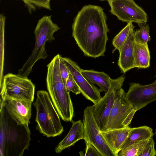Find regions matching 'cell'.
<instances>
[{
  "mask_svg": "<svg viewBox=\"0 0 156 156\" xmlns=\"http://www.w3.org/2000/svg\"><path fill=\"white\" fill-rule=\"evenodd\" d=\"M107 17L102 7L88 5L79 11L72 26V35L86 56L104 55L108 40Z\"/></svg>",
  "mask_w": 156,
  "mask_h": 156,
  "instance_id": "6da1fadb",
  "label": "cell"
},
{
  "mask_svg": "<svg viewBox=\"0 0 156 156\" xmlns=\"http://www.w3.org/2000/svg\"><path fill=\"white\" fill-rule=\"evenodd\" d=\"M0 156H21L28 148L30 132L28 125L18 123L0 106Z\"/></svg>",
  "mask_w": 156,
  "mask_h": 156,
  "instance_id": "7a4b0ae2",
  "label": "cell"
},
{
  "mask_svg": "<svg viewBox=\"0 0 156 156\" xmlns=\"http://www.w3.org/2000/svg\"><path fill=\"white\" fill-rule=\"evenodd\" d=\"M60 55L57 54L47 65V89L59 116L63 121L71 122L74 114L69 93L67 91L60 71Z\"/></svg>",
  "mask_w": 156,
  "mask_h": 156,
  "instance_id": "3957f363",
  "label": "cell"
},
{
  "mask_svg": "<svg viewBox=\"0 0 156 156\" xmlns=\"http://www.w3.org/2000/svg\"><path fill=\"white\" fill-rule=\"evenodd\" d=\"M37 95L35 101L33 103L36 111L37 129L48 137L60 135L64 131L63 127L48 93L40 90L37 91Z\"/></svg>",
  "mask_w": 156,
  "mask_h": 156,
  "instance_id": "277c9868",
  "label": "cell"
},
{
  "mask_svg": "<svg viewBox=\"0 0 156 156\" xmlns=\"http://www.w3.org/2000/svg\"><path fill=\"white\" fill-rule=\"evenodd\" d=\"M51 16H44L39 20L34 31L35 43L32 54L18 70L17 75L27 77L35 63L40 59H45L48 56L45 48L47 42L55 40L54 33L60 28L52 21Z\"/></svg>",
  "mask_w": 156,
  "mask_h": 156,
  "instance_id": "5b68a950",
  "label": "cell"
},
{
  "mask_svg": "<svg viewBox=\"0 0 156 156\" xmlns=\"http://www.w3.org/2000/svg\"><path fill=\"white\" fill-rule=\"evenodd\" d=\"M35 86L27 77L12 73L4 77L1 86L0 102L5 98L33 102Z\"/></svg>",
  "mask_w": 156,
  "mask_h": 156,
  "instance_id": "8992f818",
  "label": "cell"
},
{
  "mask_svg": "<svg viewBox=\"0 0 156 156\" xmlns=\"http://www.w3.org/2000/svg\"><path fill=\"white\" fill-rule=\"evenodd\" d=\"M125 79L123 75L116 79H112L110 87L105 95L97 103L90 106L101 132L106 130L108 119L115 101V91L122 88Z\"/></svg>",
  "mask_w": 156,
  "mask_h": 156,
  "instance_id": "52a82bcc",
  "label": "cell"
},
{
  "mask_svg": "<svg viewBox=\"0 0 156 156\" xmlns=\"http://www.w3.org/2000/svg\"><path fill=\"white\" fill-rule=\"evenodd\" d=\"M111 13L123 22L135 23L137 24L146 23L147 14L133 0H108Z\"/></svg>",
  "mask_w": 156,
  "mask_h": 156,
  "instance_id": "ba28073f",
  "label": "cell"
},
{
  "mask_svg": "<svg viewBox=\"0 0 156 156\" xmlns=\"http://www.w3.org/2000/svg\"><path fill=\"white\" fill-rule=\"evenodd\" d=\"M84 140L94 146L102 156H115L105 141L93 116L90 106L84 110Z\"/></svg>",
  "mask_w": 156,
  "mask_h": 156,
  "instance_id": "9c48e42d",
  "label": "cell"
},
{
  "mask_svg": "<svg viewBox=\"0 0 156 156\" xmlns=\"http://www.w3.org/2000/svg\"><path fill=\"white\" fill-rule=\"evenodd\" d=\"M126 98L133 108L136 111L156 100V80L145 85L132 83L126 93Z\"/></svg>",
  "mask_w": 156,
  "mask_h": 156,
  "instance_id": "30bf717a",
  "label": "cell"
},
{
  "mask_svg": "<svg viewBox=\"0 0 156 156\" xmlns=\"http://www.w3.org/2000/svg\"><path fill=\"white\" fill-rule=\"evenodd\" d=\"M133 108L127 100L126 93L124 90L121 88L115 91V101L108 119L106 130L122 128V123Z\"/></svg>",
  "mask_w": 156,
  "mask_h": 156,
  "instance_id": "8fae6325",
  "label": "cell"
},
{
  "mask_svg": "<svg viewBox=\"0 0 156 156\" xmlns=\"http://www.w3.org/2000/svg\"><path fill=\"white\" fill-rule=\"evenodd\" d=\"M62 59L78 86L81 93L94 104L97 103L102 97L99 89L88 82L83 76L81 69L75 62L68 58L62 57Z\"/></svg>",
  "mask_w": 156,
  "mask_h": 156,
  "instance_id": "7c38bea8",
  "label": "cell"
},
{
  "mask_svg": "<svg viewBox=\"0 0 156 156\" xmlns=\"http://www.w3.org/2000/svg\"><path fill=\"white\" fill-rule=\"evenodd\" d=\"M32 102L5 98L0 102L7 113L18 123L28 125L31 117Z\"/></svg>",
  "mask_w": 156,
  "mask_h": 156,
  "instance_id": "4fadbf2b",
  "label": "cell"
},
{
  "mask_svg": "<svg viewBox=\"0 0 156 156\" xmlns=\"http://www.w3.org/2000/svg\"><path fill=\"white\" fill-rule=\"evenodd\" d=\"M134 26L132 25L120 50L118 65L121 73H126L134 68V48L135 40Z\"/></svg>",
  "mask_w": 156,
  "mask_h": 156,
  "instance_id": "5bb4252c",
  "label": "cell"
},
{
  "mask_svg": "<svg viewBox=\"0 0 156 156\" xmlns=\"http://www.w3.org/2000/svg\"><path fill=\"white\" fill-rule=\"evenodd\" d=\"M132 128L128 126L122 128L101 132L106 143L115 156L118 154L128 137Z\"/></svg>",
  "mask_w": 156,
  "mask_h": 156,
  "instance_id": "9a60e30c",
  "label": "cell"
},
{
  "mask_svg": "<svg viewBox=\"0 0 156 156\" xmlns=\"http://www.w3.org/2000/svg\"><path fill=\"white\" fill-rule=\"evenodd\" d=\"M72 126L65 137L56 147V153H60L64 150L74 145L78 141L84 139V129L83 122L81 120L72 121Z\"/></svg>",
  "mask_w": 156,
  "mask_h": 156,
  "instance_id": "2e32d148",
  "label": "cell"
},
{
  "mask_svg": "<svg viewBox=\"0 0 156 156\" xmlns=\"http://www.w3.org/2000/svg\"><path fill=\"white\" fill-rule=\"evenodd\" d=\"M83 76L90 84H96L99 87L100 92L106 93L109 89L111 78L103 72H99L93 69L85 70L81 69Z\"/></svg>",
  "mask_w": 156,
  "mask_h": 156,
  "instance_id": "e0dca14e",
  "label": "cell"
},
{
  "mask_svg": "<svg viewBox=\"0 0 156 156\" xmlns=\"http://www.w3.org/2000/svg\"><path fill=\"white\" fill-rule=\"evenodd\" d=\"M154 135L152 128L147 126L132 128L121 150L134 143L152 138Z\"/></svg>",
  "mask_w": 156,
  "mask_h": 156,
  "instance_id": "ac0fdd59",
  "label": "cell"
},
{
  "mask_svg": "<svg viewBox=\"0 0 156 156\" xmlns=\"http://www.w3.org/2000/svg\"><path fill=\"white\" fill-rule=\"evenodd\" d=\"M150 55L147 44L135 41L134 48V68H147L150 66Z\"/></svg>",
  "mask_w": 156,
  "mask_h": 156,
  "instance_id": "d6986e66",
  "label": "cell"
},
{
  "mask_svg": "<svg viewBox=\"0 0 156 156\" xmlns=\"http://www.w3.org/2000/svg\"><path fill=\"white\" fill-rule=\"evenodd\" d=\"M148 140L134 143L121 149L118 156H139Z\"/></svg>",
  "mask_w": 156,
  "mask_h": 156,
  "instance_id": "ffe728a7",
  "label": "cell"
},
{
  "mask_svg": "<svg viewBox=\"0 0 156 156\" xmlns=\"http://www.w3.org/2000/svg\"><path fill=\"white\" fill-rule=\"evenodd\" d=\"M140 28L134 32L135 41L140 44H145L151 40L149 34V26L146 23L138 24Z\"/></svg>",
  "mask_w": 156,
  "mask_h": 156,
  "instance_id": "44dd1931",
  "label": "cell"
},
{
  "mask_svg": "<svg viewBox=\"0 0 156 156\" xmlns=\"http://www.w3.org/2000/svg\"><path fill=\"white\" fill-rule=\"evenodd\" d=\"M133 23H127V25L113 38L112 44L115 50L119 51L123 45Z\"/></svg>",
  "mask_w": 156,
  "mask_h": 156,
  "instance_id": "7402d4cb",
  "label": "cell"
},
{
  "mask_svg": "<svg viewBox=\"0 0 156 156\" xmlns=\"http://www.w3.org/2000/svg\"><path fill=\"white\" fill-rule=\"evenodd\" d=\"M25 4L30 12L35 11L38 8L51 10V0H21Z\"/></svg>",
  "mask_w": 156,
  "mask_h": 156,
  "instance_id": "603a6c76",
  "label": "cell"
},
{
  "mask_svg": "<svg viewBox=\"0 0 156 156\" xmlns=\"http://www.w3.org/2000/svg\"><path fill=\"white\" fill-rule=\"evenodd\" d=\"M65 86L67 91L69 93L71 91L76 95L81 93L78 86L70 72L65 83Z\"/></svg>",
  "mask_w": 156,
  "mask_h": 156,
  "instance_id": "cb8c5ba5",
  "label": "cell"
},
{
  "mask_svg": "<svg viewBox=\"0 0 156 156\" xmlns=\"http://www.w3.org/2000/svg\"><path fill=\"white\" fill-rule=\"evenodd\" d=\"M156 155L154 142L152 138L148 140L139 156H154Z\"/></svg>",
  "mask_w": 156,
  "mask_h": 156,
  "instance_id": "d4e9b609",
  "label": "cell"
},
{
  "mask_svg": "<svg viewBox=\"0 0 156 156\" xmlns=\"http://www.w3.org/2000/svg\"><path fill=\"white\" fill-rule=\"evenodd\" d=\"M59 66L60 73L62 80L65 84L70 73V71L64 63L62 57L60 55V57Z\"/></svg>",
  "mask_w": 156,
  "mask_h": 156,
  "instance_id": "484cf974",
  "label": "cell"
},
{
  "mask_svg": "<svg viewBox=\"0 0 156 156\" xmlns=\"http://www.w3.org/2000/svg\"><path fill=\"white\" fill-rule=\"evenodd\" d=\"M85 143L86 148L84 156H102L98 150L93 145L89 143Z\"/></svg>",
  "mask_w": 156,
  "mask_h": 156,
  "instance_id": "4316f807",
  "label": "cell"
},
{
  "mask_svg": "<svg viewBox=\"0 0 156 156\" xmlns=\"http://www.w3.org/2000/svg\"><path fill=\"white\" fill-rule=\"evenodd\" d=\"M136 110L133 108L126 118L121 124V128H124L128 126L131 122L135 114Z\"/></svg>",
  "mask_w": 156,
  "mask_h": 156,
  "instance_id": "83f0119b",
  "label": "cell"
},
{
  "mask_svg": "<svg viewBox=\"0 0 156 156\" xmlns=\"http://www.w3.org/2000/svg\"><path fill=\"white\" fill-rule=\"evenodd\" d=\"M100 1H105V0H106V1H108V0H100Z\"/></svg>",
  "mask_w": 156,
  "mask_h": 156,
  "instance_id": "f1b7e54d",
  "label": "cell"
},
{
  "mask_svg": "<svg viewBox=\"0 0 156 156\" xmlns=\"http://www.w3.org/2000/svg\"><path fill=\"white\" fill-rule=\"evenodd\" d=\"M155 134V135H156V129Z\"/></svg>",
  "mask_w": 156,
  "mask_h": 156,
  "instance_id": "f546056e",
  "label": "cell"
}]
</instances>
